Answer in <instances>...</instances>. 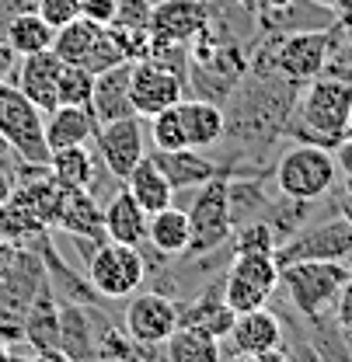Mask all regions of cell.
Returning a JSON list of instances; mask_svg holds the SVG:
<instances>
[{"mask_svg": "<svg viewBox=\"0 0 352 362\" xmlns=\"http://www.w3.org/2000/svg\"><path fill=\"white\" fill-rule=\"evenodd\" d=\"M349 272L352 269L346 262H290V265H279V286L286 289L297 314L310 320L335 307Z\"/></svg>", "mask_w": 352, "mask_h": 362, "instance_id": "3957f363", "label": "cell"}, {"mask_svg": "<svg viewBox=\"0 0 352 362\" xmlns=\"http://www.w3.org/2000/svg\"><path fill=\"white\" fill-rule=\"evenodd\" d=\"M335 324H339V331L342 334H352V272L349 279H346V286H342V293H339V300H335Z\"/></svg>", "mask_w": 352, "mask_h": 362, "instance_id": "e575fe53", "label": "cell"}, {"mask_svg": "<svg viewBox=\"0 0 352 362\" xmlns=\"http://www.w3.org/2000/svg\"><path fill=\"white\" fill-rule=\"evenodd\" d=\"M230 244H234V255H276L279 237L268 220H251L237 233H230Z\"/></svg>", "mask_w": 352, "mask_h": 362, "instance_id": "4dcf8cb0", "label": "cell"}, {"mask_svg": "<svg viewBox=\"0 0 352 362\" xmlns=\"http://www.w3.org/2000/svg\"><path fill=\"white\" fill-rule=\"evenodd\" d=\"M59 230L74 233V237H88V240H101V209L91 195V188H63L59 185V206H56V223Z\"/></svg>", "mask_w": 352, "mask_h": 362, "instance_id": "ffe728a7", "label": "cell"}, {"mask_svg": "<svg viewBox=\"0 0 352 362\" xmlns=\"http://www.w3.org/2000/svg\"><path fill=\"white\" fill-rule=\"evenodd\" d=\"M11 247H14V244H7V240H4V237H0V265H4V262H7V255H11Z\"/></svg>", "mask_w": 352, "mask_h": 362, "instance_id": "60d3db41", "label": "cell"}, {"mask_svg": "<svg viewBox=\"0 0 352 362\" xmlns=\"http://www.w3.org/2000/svg\"><path fill=\"white\" fill-rule=\"evenodd\" d=\"M346 139H352V115H349V126H346Z\"/></svg>", "mask_w": 352, "mask_h": 362, "instance_id": "7bdbcfd3", "label": "cell"}, {"mask_svg": "<svg viewBox=\"0 0 352 362\" xmlns=\"http://www.w3.org/2000/svg\"><path fill=\"white\" fill-rule=\"evenodd\" d=\"M352 115V81L339 74L314 77L297 105V119L286 122V129L300 136L304 143H317L335 150L346 139V126Z\"/></svg>", "mask_w": 352, "mask_h": 362, "instance_id": "6da1fadb", "label": "cell"}, {"mask_svg": "<svg viewBox=\"0 0 352 362\" xmlns=\"http://www.w3.org/2000/svg\"><path fill=\"white\" fill-rule=\"evenodd\" d=\"M59 349L74 362L94 359V349H91V320L77 303H63V307H59Z\"/></svg>", "mask_w": 352, "mask_h": 362, "instance_id": "f1b7e54d", "label": "cell"}, {"mask_svg": "<svg viewBox=\"0 0 352 362\" xmlns=\"http://www.w3.org/2000/svg\"><path fill=\"white\" fill-rule=\"evenodd\" d=\"M115 11H119V0H81V14L105 28L115 21Z\"/></svg>", "mask_w": 352, "mask_h": 362, "instance_id": "836d02e7", "label": "cell"}, {"mask_svg": "<svg viewBox=\"0 0 352 362\" xmlns=\"http://www.w3.org/2000/svg\"><path fill=\"white\" fill-rule=\"evenodd\" d=\"M230 341H234V352H268V349H279L286 341V331H283V320L272 314V310H248V314L234 317V327H230Z\"/></svg>", "mask_w": 352, "mask_h": 362, "instance_id": "d6986e66", "label": "cell"}, {"mask_svg": "<svg viewBox=\"0 0 352 362\" xmlns=\"http://www.w3.org/2000/svg\"><path fill=\"white\" fill-rule=\"evenodd\" d=\"M339 178V160L328 146L317 143H297L293 150H286L276 164V188L283 199H297V202H317L331 192V185Z\"/></svg>", "mask_w": 352, "mask_h": 362, "instance_id": "7a4b0ae2", "label": "cell"}, {"mask_svg": "<svg viewBox=\"0 0 352 362\" xmlns=\"http://www.w3.org/2000/svg\"><path fill=\"white\" fill-rule=\"evenodd\" d=\"M346 188H349V195H352V171L346 175Z\"/></svg>", "mask_w": 352, "mask_h": 362, "instance_id": "b9f144b4", "label": "cell"}, {"mask_svg": "<svg viewBox=\"0 0 352 362\" xmlns=\"http://www.w3.org/2000/svg\"><path fill=\"white\" fill-rule=\"evenodd\" d=\"M234 310L223 303V289H210L203 300H195L192 307H185V310H178V324H195V327H206L210 334H230V327H234Z\"/></svg>", "mask_w": 352, "mask_h": 362, "instance_id": "4316f807", "label": "cell"}, {"mask_svg": "<svg viewBox=\"0 0 352 362\" xmlns=\"http://www.w3.org/2000/svg\"><path fill=\"white\" fill-rule=\"evenodd\" d=\"M94 146H98V157H101L105 171L115 181H126L132 168L147 157V146H143V119H140V115H130V119H115V122L98 126Z\"/></svg>", "mask_w": 352, "mask_h": 362, "instance_id": "8fae6325", "label": "cell"}, {"mask_svg": "<svg viewBox=\"0 0 352 362\" xmlns=\"http://www.w3.org/2000/svg\"><path fill=\"white\" fill-rule=\"evenodd\" d=\"M154 164L164 171V178L171 181L175 192L188 188H203L210 178H217V164L210 157H203L195 146H181V150H150Z\"/></svg>", "mask_w": 352, "mask_h": 362, "instance_id": "e0dca14e", "label": "cell"}, {"mask_svg": "<svg viewBox=\"0 0 352 362\" xmlns=\"http://www.w3.org/2000/svg\"><path fill=\"white\" fill-rule=\"evenodd\" d=\"M206 25H210L206 0H157L150 7V18H147V28L154 39L175 45H188L203 39Z\"/></svg>", "mask_w": 352, "mask_h": 362, "instance_id": "7c38bea8", "label": "cell"}, {"mask_svg": "<svg viewBox=\"0 0 352 362\" xmlns=\"http://www.w3.org/2000/svg\"><path fill=\"white\" fill-rule=\"evenodd\" d=\"M130 63H119V66H112V70H105V74L94 77L91 112H94L98 126L136 115V112H132V98H130Z\"/></svg>", "mask_w": 352, "mask_h": 362, "instance_id": "2e32d148", "label": "cell"}, {"mask_svg": "<svg viewBox=\"0 0 352 362\" xmlns=\"http://www.w3.org/2000/svg\"><path fill=\"white\" fill-rule=\"evenodd\" d=\"M98 133V119L91 108L81 105H56L52 112H45V146L63 150V146H81L91 143Z\"/></svg>", "mask_w": 352, "mask_h": 362, "instance_id": "44dd1931", "label": "cell"}, {"mask_svg": "<svg viewBox=\"0 0 352 362\" xmlns=\"http://www.w3.org/2000/svg\"><path fill=\"white\" fill-rule=\"evenodd\" d=\"M178 327V303L161 293H140L126 307V334L136 345H164Z\"/></svg>", "mask_w": 352, "mask_h": 362, "instance_id": "4fadbf2b", "label": "cell"}, {"mask_svg": "<svg viewBox=\"0 0 352 362\" xmlns=\"http://www.w3.org/2000/svg\"><path fill=\"white\" fill-rule=\"evenodd\" d=\"M188 240H192V226H188V213L185 209L168 206L161 213H150V220H147V244L161 258L188 255Z\"/></svg>", "mask_w": 352, "mask_h": 362, "instance_id": "7402d4cb", "label": "cell"}, {"mask_svg": "<svg viewBox=\"0 0 352 362\" xmlns=\"http://www.w3.org/2000/svg\"><path fill=\"white\" fill-rule=\"evenodd\" d=\"M178 119H181V133L185 143L203 150V146H217L227 136V119L223 108L210 98H192V101H178Z\"/></svg>", "mask_w": 352, "mask_h": 362, "instance_id": "ac0fdd59", "label": "cell"}, {"mask_svg": "<svg viewBox=\"0 0 352 362\" xmlns=\"http://www.w3.org/2000/svg\"><path fill=\"white\" fill-rule=\"evenodd\" d=\"M181 90H185V77H181V70H171L168 59L143 56V59L130 63V98L132 112L140 119H150V115L178 105Z\"/></svg>", "mask_w": 352, "mask_h": 362, "instance_id": "30bf717a", "label": "cell"}, {"mask_svg": "<svg viewBox=\"0 0 352 362\" xmlns=\"http://www.w3.org/2000/svg\"><path fill=\"white\" fill-rule=\"evenodd\" d=\"M7 195H11V181L4 178V171H0V202H4Z\"/></svg>", "mask_w": 352, "mask_h": 362, "instance_id": "f35d334b", "label": "cell"}, {"mask_svg": "<svg viewBox=\"0 0 352 362\" xmlns=\"http://www.w3.org/2000/svg\"><path fill=\"white\" fill-rule=\"evenodd\" d=\"M150 146L154 150H181L188 146L185 133H181V119H178V105L150 115Z\"/></svg>", "mask_w": 352, "mask_h": 362, "instance_id": "1f68e13d", "label": "cell"}, {"mask_svg": "<svg viewBox=\"0 0 352 362\" xmlns=\"http://www.w3.org/2000/svg\"><path fill=\"white\" fill-rule=\"evenodd\" d=\"M147 279L143 247L101 240L88 255V286L105 300H126Z\"/></svg>", "mask_w": 352, "mask_h": 362, "instance_id": "5b68a950", "label": "cell"}, {"mask_svg": "<svg viewBox=\"0 0 352 362\" xmlns=\"http://www.w3.org/2000/svg\"><path fill=\"white\" fill-rule=\"evenodd\" d=\"M220 289H223V303L234 314H248V310L265 307L268 296L279 289V262H276V255H234Z\"/></svg>", "mask_w": 352, "mask_h": 362, "instance_id": "52a82bcc", "label": "cell"}, {"mask_svg": "<svg viewBox=\"0 0 352 362\" xmlns=\"http://www.w3.org/2000/svg\"><path fill=\"white\" fill-rule=\"evenodd\" d=\"M35 4H39L35 11L42 14L52 28H63L74 18H81V0H35Z\"/></svg>", "mask_w": 352, "mask_h": 362, "instance_id": "d6a6232c", "label": "cell"}, {"mask_svg": "<svg viewBox=\"0 0 352 362\" xmlns=\"http://www.w3.org/2000/svg\"><path fill=\"white\" fill-rule=\"evenodd\" d=\"M52 39H56V28L45 21L39 11H21L7 21V39L4 42L11 45L18 56H28V52H42V49H52Z\"/></svg>", "mask_w": 352, "mask_h": 362, "instance_id": "484cf974", "label": "cell"}, {"mask_svg": "<svg viewBox=\"0 0 352 362\" xmlns=\"http://www.w3.org/2000/svg\"><path fill=\"white\" fill-rule=\"evenodd\" d=\"M328 56H331V32L328 28H300V32H290L286 39L276 42L272 70L283 81L300 88V84H310L314 77L324 74Z\"/></svg>", "mask_w": 352, "mask_h": 362, "instance_id": "ba28073f", "label": "cell"}, {"mask_svg": "<svg viewBox=\"0 0 352 362\" xmlns=\"http://www.w3.org/2000/svg\"><path fill=\"white\" fill-rule=\"evenodd\" d=\"M0 139L25 160V164H45V112H39L14 84H0Z\"/></svg>", "mask_w": 352, "mask_h": 362, "instance_id": "277c9868", "label": "cell"}, {"mask_svg": "<svg viewBox=\"0 0 352 362\" xmlns=\"http://www.w3.org/2000/svg\"><path fill=\"white\" fill-rule=\"evenodd\" d=\"M14 70H18V52H14L7 42H0V84H4Z\"/></svg>", "mask_w": 352, "mask_h": 362, "instance_id": "d590c367", "label": "cell"}, {"mask_svg": "<svg viewBox=\"0 0 352 362\" xmlns=\"http://www.w3.org/2000/svg\"><path fill=\"white\" fill-rule=\"evenodd\" d=\"M91 94H94V74L81 63H63V74H59V88L56 98L59 105H81L91 108Z\"/></svg>", "mask_w": 352, "mask_h": 362, "instance_id": "f546056e", "label": "cell"}, {"mask_svg": "<svg viewBox=\"0 0 352 362\" xmlns=\"http://www.w3.org/2000/svg\"><path fill=\"white\" fill-rule=\"evenodd\" d=\"M28 4H35V0H28Z\"/></svg>", "mask_w": 352, "mask_h": 362, "instance_id": "ee69618b", "label": "cell"}, {"mask_svg": "<svg viewBox=\"0 0 352 362\" xmlns=\"http://www.w3.org/2000/svg\"><path fill=\"white\" fill-rule=\"evenodd\" d=\"M49 175L56 178V185L63 188H91L94 181V153H91L88 143L81 146H63V150H52L49 160H45Z\"/></svg>", "mask_w": 352, "mask_h": 362, "instance_id": "d4e9b609", "label": "cell"}, {"mask_svg": "<svg viewBox=\"0 0 352 362\" xmlns=\"http://www.w3.org/2000/svg\"><path fill=\"white\" fill-rule=\"evenodd\" d=\"M230 362H259V356H251V352H234Z\"/></svg>", "mask_w": 352, "mask_h": 362, "instance_id": "ab89813d", "label": "cell"}, {"mask_svg": "<svg viewBox=\"0 0 352 362\" xmlns=\"http://www.w3.org/2000/svg\"><path fill=\"white\" fill-rule=\"evenodd\" d=\"M188 226H192V240H188V255H210L223 247L234 233V213H230V181L210 178L203 188H195V199L188 206Z\"/></svg>", "mask_w": 352, "mask_h": 362, "instance_id": "8992f818", "label": "cell"}, {"mask_svg": "<svg viewBox=\"0 0 352 362\" xmlns=\"http://www.w3.org/2000/svg\"><path fill=\"white\" fill-rule=\"evenodd\" d=\"M259 362H290V356H286V349L279 345V349H268V352H259Z\"/></svg>", "mask_w": 352, "mask_h": 362, "instance_id": "8d00e7d4", "label": "cell"}, {"mask_svg": "<svg viewBox=\"0 0 352 362\" xmlns=\"http://www.w3.org/2000/svg\"><path fill=\"white\" fill-rule=\"evenodd\" d=\"M331 7H335L342 18H352V0H331Z\"/></svg>", "mask_w": 352, "mask_h": 362, "instance_id": "74e56055", "label": "cell"}, {"mask_svg": "<svg viewBox=\"0 0 352 362\" xmlns=\"http://www.w3.org/2000/svg\"><path fill=\"white\" fill-rule=\"evenodd\" d=\"M59 74H63V59H59L52 49L28 52V56H21V63H18V84H14V88L21 90L39 112H52V108L59 105V98H56Z\"/></svg>", "mask_w": 352, "mask_h": 362, "instance_id": "5bb4252c", "label": "cell"}, {"mask_svg": "<svg viewBox=\"0 0 352 362\" xmlns=\"http://www.w3.org/2000/svg\"><path fill=\"white\" fill-rule=\"evenodd\" d=\"M168 362H220V338L195 324H178L164 341Z\"/></svg>", "mask_w": 352, "mask_h": 362, "instance_id": "cb8c5ba5", "label": "cell"}, {"mask_svg": "<svg viewBox=\"0 0 352 362\" xmlns=\"http://www.w3.org/2000/svg\"><path fill=\"white\" fill-rule=\"evenodd\" d=\"M147 213L143 206L126 192V185L105 202L101 209V230H105V240H115V244H130V247H143L147 244Z\"/></svg>", "mask_w": 352, "mask_h": 362, "instance_id": "9a60e30c", "label": "cell"}, {"mask_svg": "<svg viewBox=\"0 0 352 362\" xmlns=\"http://www.w3.org/2000/svg\"><path fill=\"white\" fill-rule=\"evenodd\" d=\"M123 185H126V192H130L132 199L143 206L147 216H150V213H161V209H168V206L175 202V188H171V181L164 178V171L154 164L150 153L132 168L130 178L123 181Z\"/></svg>", "mask_w": 352, "mask_h": 362, "instance_id": "603a6c76", "label": "cell"}, {"mask_svg": "<svg viewBox=\"0 0 352 362\" xmlns=\"http://www.w3.org/2000/svg\"><path fill=\"white\" fill-rule=\"evenodd\" d=\"M352 255V216H335L307 230H297L276 247V262H346Z\"/></svg>", "mask_w": 352, "mask_h": 362, "instance_id": "9c48e42d", "label": "cell"}, {"mask_svg": "<svg viewBox=\"0 0 352 362\" xmlns=\"http://www.w3.org/2000/svg\"><path fill=\"white\" fill-rule=\"evenodd\" d=\"M101 32H105V25H98V21H91V18H74L70 25H63V28H56V39H52V52L63 59V63H84L91 52V45L101 39Z\"/></svg>", "mask_w": 352, "mask_h": 362, "instance_id": "83f0119b", "label": "cell"}]
</instances>
